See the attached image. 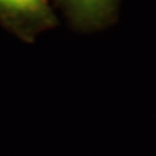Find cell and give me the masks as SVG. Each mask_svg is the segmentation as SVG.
<instances>
[{
  "label": "cell",
  "mask_w": 156,
  "mask_h": 156,
  "mask_svg": "<svg viewBox=\"0 0 156 156\" xmlns=\"http://www.w3.org/2000/svg\"><path fill=\"white\" fill-rule=\"evenodd\" d=\"M0 23L20 39L34 42L57 25L48 0H0Z\"/></svg>",
  "instance_id": "cell-1"
},
{
  "label": "cell",
  "mask_w": 156,
  "mask_h": 156,
  "mask_svg": "<svg viewBox=\"0 0 156 156\" xmlns=\"http://www.w3.org/2000/svg\"><path fill=\"white\" fill-rule=\"evenodd\" d=\"M72 26L80 30H96L113 22L119 0H55Z\"/></svg>",
  "instance_id": "cell-2"
}]
</instances>
